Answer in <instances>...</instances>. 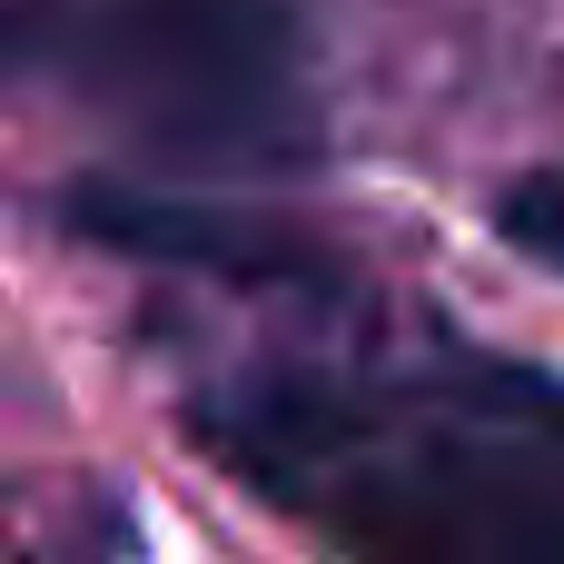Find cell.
<instances>
[{"mask_svg":"<svg viewBox=\"0 0 564 564\" xmlns=\"http://www.w3.org/2000/svg\"><path fill=\"white\" fill-rule=\"evenodd\" d=\"M0 69L69 89L139 149L178 159L297 149L288 0H10Z\"/></svg>","mask_w":564,"mask_h":564,"instance_id":"7a4b0ae2","label":"cell"},{"mask_svg":"<svg viewBox=\"0 0 564 564\" xmlns=\"http://www.w3.org/2000/svg\"><path fill=\"white\" fill-rule=\"evenodd\" d=\"M208 446L347 564H564V387L456 367L446 406L268 377L208 406Z\"/></svg>","mask_w":564,"mask_h":564,"instance_id":"6da1fadb","label":"cell"},{"mask_svg":"<svg viewBox=\"0 0 564 564\" xmlns=\"http://www.w3.org/2000/svg\"><path fill=\"white\" fill-rule=\"evenodd\" d=\"M496 218H506V238H516L525 258H545V268L564 278V169H535V178H516Z\"/></svg>","mask_w":564,"mask_h":564,"instance_id":"277c9868","label":"cell"},{"mask_svg":"<svg viewBox=\"0 0 564 564\" xmlns=\"http://www.w3.org/2000/svg\"><path fill=\"white\" fill-rule=\"evenodd\" d=\"M69 228H89L99 248H129V258H169V268H218V278H327V258L268 218H228V208H188V198H159V188H79L69 198Z\"/></svg>","mask_w":564,"mask_h":564,"instance_id":"3957f363","label":"cell"}]
</instances>
